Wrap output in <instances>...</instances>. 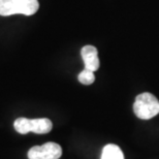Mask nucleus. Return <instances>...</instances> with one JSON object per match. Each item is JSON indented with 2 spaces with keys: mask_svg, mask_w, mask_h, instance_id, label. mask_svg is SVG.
I'll use <instances>...</instances> for the list:
<instances>
[{
  "mask_svg": "<svg viewBox=\"0 0 159 159\" xmlns=\"http://www.w3.org/2000/svg\"><path fill=\"white\" fill-rule=\"evenodd\" d=\"M39 0H0V16H32L39 11Z\"/></svg>",
  "mask_w": 159,
  "mask_h": 159,
  "instance_id": "f257e3e1",
  "label": "nucleus"
},
{
  "mask_svg": "<svg viewBox=\"0 0 159 159\" xmlns=\"http://www.w3.org/2000/svg\"><path fill=\"white\" fill-rule=\"evenodd\" d=\"M133 112L139 119H152L159 114V100L148 92L139 94L133 103Z\"/></svg>",
  "mask_w": 159,
  "mask_h": 159,
  "instance_id": "f03ea898",
  "label": "nucleus"
},
{
  "mask_svg": "<svg viewBox=\"0 0 159 159\" xmlns=\"http://www.w3.org/2000/svg\"><path fill=\"white\" fill-rule=\"evenodd\" d=\"M15 129L21 134H26L28 132H34L37 134H44L50 132L53 128L52 121L48 118L39 119H27L18 118L14 123Z\"/></svg>",
  "mask_w": 159,
  "mask_h": 159,
  "instance_id": "7ed1b4c3",
  "label": "nucleus"
},
{
  "mask_svg": "<svg viewBox=\"0 0 159 159\" xmlns=\"http://www.w3.org/2000/svg\"><path fill=\"white\" fill-rule=\"evenodd\" d=\"M62 155V149L56 143L49 142L43 146H35L28 151L29 159H59Z\"/></svg>",
  "mask_w": 159,
  "mask_h": 159,
  "instance_id": "20e7f679",
  "label": "nucleus"
},
{
  "mask_svg": "<svg viewBox=\"0 0 159 159\" xmlns=\"http://www.w3.org/2000/svg\"><path fill=\"white\" fill-rule=\"evenodd\" d=\"M85 68L92 71H96L99 68V58L97 49L93 46H85L81 51Z\"/></svg>",
  "mask_w": 159,
  "mask_h": 159,
  "instance_id": "39448f33",
  "label": "nucleus"
},
{
  "mask_svg": "<svg viewBox=\"0 0 159 159\" xmlns=\"http://www.w3.org/2000/svg\"><path fill=\"white\" fill-rule=\"evenodd\" d=\"M100 159H124V155L117 145L109 144L102 149Z\"/></svg>",
  "mask_w": 159,
  "mask_h": 159,
  "instance_id": "423d86ee",
  "label": "nucleus"
},
{
  "mask_svg": "<svg viewBox=\"0 0 159 159\" xmlns=\"http://www.w3.org/2000/svg\"><path fill=\"white\" fill-rule=\"evenodd\" d=\"M78 79H79V82L82 83L83 85H91L92 83L95 81L94 71L85 68L82 72H80Z\"/></svg>",
  "mask_w": 159,
  "mask_h": 159,
  "instance_id": "0eeeda50",
  "label": "nucleus"
}]
</instances>
